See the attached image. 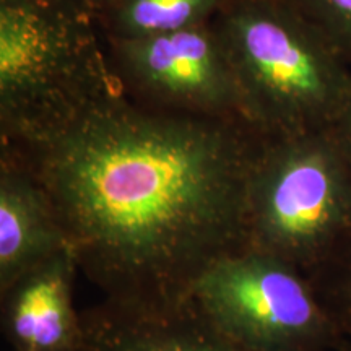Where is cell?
I'll return each instance as SVG.
<instances>
[{"mask_svg":"<svg viewBox=\"0 0 351 351\" xmlns=\"http://www.w3.org/2000/svg\"><path fill=\"white\" fill-rule=\"evenodd\" d=\"M263 140L244 121L161 111L119 93L2 147L36 174L80 274L104 300L173 309L210 267L247 247V182Z\"/></svg>","mask_w":351,"mask_h":351,"instance_id":"6da1fadb","label":"cell"},{"mask_svg":"<svg viewBox=\"0 0 351 351\" xmlns=\"http://www.w3.org/2000/svg\"><path fill=\"white\" fill-rule=\"evenodd\" d=\"M99 29L75 0H0L2 143L32 142L124 93Z\"/></svg>","mask_w":351,"mask_h":351,"instance_id":"7a4b0ae2","label":"cell"},{"mask_svg":"<svg viewBox=\"0 0 351 351\" xmlns=\"http://www.w3.org/2000/svg\"><path fill=\"white\" fill-rule=\"evenodd\" d=\"M265 137L332 129L351 99L339 49L289 0H228L215 19Z\"/></svg>","mask_w":351,"mask_h":351,"instance_id":"3957f363","label":"cell"},{"mask_svg":"<svg viewBox=\"0 0 351 351\" xmlns=\"http://www.w3.org/2000/svg\"><path fill=\"white\" fill-rule=\"evenodd\" d=\"M247 247L306 275L351 241V165L330 129L265 137L245 199Z\"/></svg>","mask_w":351,"mask_h":351,"instance_id":"277c9868","label":"cell"},{"mask_svg":"<svg viewBox=\"0 0 351 351\" xmlns=\"http://www.w3.org/2000/svg\"><path fill=\"white\" fill-rule=\"evenodd\" d=\"M191 301L215 328L251 351H324L340 341L309 276L252 247L210 267Z\"/></svg>","mask_w":351,"mask_h":351,"instance_id":"5b68a950","label":"cell"},{"mask_svg":"<svg viewBox=\"0 0 351 351\" xmlns=\"http://www.w3.org/2000/svg\"><path fill=\"white\" fill-rule=\"evenodd\" d=\"M213 21L158 36L106 39L122 91L161 111L247 122L238 75Z\"/></svg>","mask_w":351,"mask_h":351,"instance_id":"8992f818","label":"cell"},{"mask_svg":"<svg viewBox=\"0 0 351 351\" xmlns=\"http://www.w3.org/2000/svg\"><path fill=\"white\" fill-rule=\"evenodd\" d=\"M80 274L72 249L26 270L0 291L2 332L15 351H77L82 313L73 306Z\"/></svg>","mask_w":351,"mask_h":351,"instance_id":"52a82bcc","label":"cell"},{"mask_svg":"<svg viewBox=\"0 0 351 351\" xmlns=\"http://www.w3.org/2000/svg\"><path fill=\"white\" fill-rule=\"evenodd\" d=\"M80 313L77 351H251L215 328L192 301L145 309L103 298Z\"/></svg>","mask_w":351,"mask_h":351,"instance_id":"ba28073f","label":"cell"},{"mask_svg":"<svg viewBox=\"0 0 351 351\" xmlns=\"http://www.w3.org/2000/svg\"><path fill=\"white\" fill-rule=\"evenodd\" d=\"M72 249L49 194L12 148L0 158V291L56 254Z\"/></svg>","mask_w":351,"mask_h":351,"instance_id":"9c48e42d","label":"cell"},{"mask_svg":"<svg viewBox=\"0 0 351 351\" xmlns=\"http://www.w3.org/2000/svg\"><path fill=\"white\" fill-rule=\"evenodd\" d=\"M228 0H116L99 16L106 39H140L207 25Z\"/></svg>","mask_w":351,"mask_h":351,"instance_id":"30bf717a","label":"cell"},{"mask_svg":"<svg viewBox=\"0 0 351 351\" xmlns=\"http://www.w3.org/2000/svg\"><path fill=\"white\" fill-rule=\"evenodd\" d=\"M307 276L340 332L351 333V241Z\"/></svg>","mask_w":351,"mask_h":351,"instance_id":"8fae6325","label":"cell"},{"mask_svg":"<svg viewBox=\"0 0 351 351\" xmlns=\"http://www.w3.org/2000/svg\"><path fill=\"white\" fill-rule=\"evenodd\" d=\"M339 51L351 52V0H289Z\"/></svg>","mask_w":351,"mask_h":351,"instance_id":"7c38bea8","label":"cell"},{"mask_svg":"<svg viewBox=\"0 0 351 351\" xmlns=\"http://www.w3.org/2000/svg\"><path fill=\"white\" fill-rule=\"evenodd\" d=\"M330 130L333 132L337 142L340 143L341 150H343V153H345L346 160H348L351 165V99H350V103L346 104L345 111L341 112L339 121L333 124Z\"/></svg>","mask_w":351,"mask_h":351,"instance_id":"4fadbf2b","label":"cell"},{"mask_svg":"<svg viewBox=\"0 0 351 351\" xmlns=\"http://www.w3.org/2000/svg\"><path fill=\"white\" fill-rule=\"evenodd\" d=\"M75 2H78L80 5L85 7L86 10H90L96 16V19L99 20V16L103 15V13L106 12L109 7H111L116 0H75Z\"/></svg>","mask_w":351,"mask_h":351,"instance_id":"5bb4252c","label":"cell"}]
</instances>
